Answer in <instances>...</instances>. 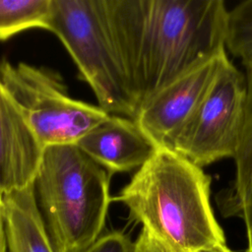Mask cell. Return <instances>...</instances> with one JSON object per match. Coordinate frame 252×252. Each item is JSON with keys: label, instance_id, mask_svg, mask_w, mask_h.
Listing matches in <instances>:
<instances>
[{"label": "cell", "instance_id": "obj_3", "mask_svg": "<svg viewBox=\"0 0 252 252\" xmlns=\"http://www.w3.org/2000/svg\"><path fill=\"white\" fill-rule=\"evenodd\" d=\"M111 175L76 145L45 148L33 189L56 252H85L98 239Z\"/></svg>", "mask_w": 252, "mask_h": 252}, {"label": "cell", "instance_id": "obj_4", "mask_svg": "<svg viewBox=\"0 0 252 252\" xmlns=\"http://www.w3.org/2000/svg\"><path fill=\"white\" fill-rule=\"evenodd\" d=\"M48 31L62 41L98 106L135 119L137 106L114 48L102 0H52Z\"/></svg>", "mask_w": 252, "mask_h": 252}, {"label": "cell", "instance_id": "obj_11", "mask_svg": "<svg viewBox=\"0 0 252 252\" xmlns=\"http://www.w3.org/2000/svg\"><path fill=\"white\" fill-rule=\"evenodd\" d=\"M246 106L239 145L234 156L235 175L231 183L216 194L224 218H238L245 223L252 218V65L245 67Z\"/></svg>", "mask_w": 252, "mask_h": 252}, {"label": "cell", "instance_id": "obj_7", "mask_svg": "<svg viewBox=\"0 0 252 252\" xmlns=\"http://www.w3.org/2000/svg\"><path fill=\"white\" fill-rule=\"evenodd\" d=\"M228 60L223 50L166 86L139 109L134 120L156 149L168 147Z\"/></svg>", "mask_w": 252, "mask_h": 252}, {"label": "cell", "instance_id": "obj_19", "mask_svg": "<svg viewBox=\"0 0 252 252\" xmlns=\"http://www.w3.org/2000/svg\"><path fill=\"white\" fill-rule=\"evenodd\" d=\"M1 200H2V193L0 192V201H1Z\"/></svg>", "mask_w": 252, "mask_h": 252}, {"label": "cell", "instance_id": "obj_12", "mask_svg": "<svg viewBox=\"0 0 252 252\" xmlns=\"http://www.w3.org/2000/svg\"><path fill=\"white\" fill-rule=\"evenodd\" d=\"M52 0H0V40L32 28L48 30Z\"/></svg>", "mask_w": 252, "mask_h": 252}, {"label": "cell", "instance_id": "obj_13", "mask_svg": "<svg viewBox=\"0 0 252 252\" xmlns=\"http://www.w3.org/2000/svg\"><path fill=\"white\" fill-rule=\"evenodd\" d=\"M224 46L245 66L252 65V0H245L227 10Z\"/></svg>", "mask_w": 252, "mask_h": 252}, {"label": "cell", "instance_id": "obj_15", "mask_svg": "<svg viewBox=\"0 0 252 252\" xmlns=\"http://www.w3.org/2000/svg\"><path fill=\"white\" fill-rule=\"evenodd\" d=\"M133 252H177L168 245L155 237L147 229L142 228L141 232L134 242Z\"/></svg>", "mask_w": 252, "mask_h": 252}, {"label": "cell", "instance_id": "obj_14", "mask_svg": "<svg viewBox=\"0 0 252 252\" xmlns=\"http://www.w3.org/2000/svg\"><path fill=\"white\" fill-rule=\"evenodd\" d=\"M134 242L122 231H111L100 235L85 252H133Z\"/></svg>", "mask_w": 252, "mask_h": 252}, {"label": "cell", "instance_id": "obj_16", "mask_svg": "<svg viewBox=\"0 0 252 252\" xmlns=\"http://www.w3.org/2000/svg\"><path fill=\"white\" fill-rule=\"evenodd\" d=\"M7 238L5 231V222L3 216V208H2V200L0 201V252H7Z\"/></svg>", "mask_w": 252, "mask_h": 252}, {"label": "cell", "instance_id": "obj_6", "mask_svg": "<svg viewBox=\"0 0 252 252\" xmlns=\"http://www.w3.org/2000/svg\"><path fill=\"white\" fill-rule=\"evenodd\" d=\"M246 94L245 76L228 60L167 149L199 167L233 158L244 124Z\"/></svg>", "mask_w": 252, "mask_h": 252}, {"label": "cell", "instance_id": "obj_9", "mask_svg": "<svg viewBox=\"0 0 252 252\" xmlns=\"http://www.w3.org/2000/svg\"><path fill=\"white\" fill-rule=\"evenodd\" d=\"M109 173L140 168L156 151L134 119L110 114L76 144Z\"/></svg>", "mask_w": 252, "mask_h": 252}, {"label": "cell", "instance_id": "obj_8", "mask_svg": "<svg viewBox=\"0 0 252 252\" xmlns=\"http://www.w3.org/2000/svg\"><path fill=\"white\" fill-rule=\"evenodd\" d=\"M45 148L0 82V192L26 188L35 179Z\"/></svg>", "mask_w": 252, "mask_h": 252}, {"label": "cell", "instance_id": "obj_18", "mask_svg": "<svg viewBox=\"0 0 252 252\" xmlns=\"http://www.w3.org/2000/svg\"><path fill=\"white\" fill-rule=\"evenodd\" d=\"M212 252H232L228 247H225L223 249H220V250H217V251H212Z\"/></svg>", "mask_w": 252, "mask_h": 252}, {"label": "cell", "instance_id": "obj_5", "mask_svg": "<svg viewBox=\"0 0 252 252\" xmlns=\"http://www.w3.org/2000/svg\"><path fill=\"white\" fill-rule=\"evenodd\" d=\"M0 82L44 148L76 145L110 114L72 98L60 76L24 62L0 61Z\"/></svg>", "mask_w": 252, "mask_h": 252}, {"label": "cell", "instance_id": "obj_1", "mask_svg": "<svg viewBox=\"0 0 252 252\" xmlns=\"http://www.w3.org/2000/svg\"><path fill=\"white\" fill-rule=\"evenodd\" d=\"M114 48L139 109L225 50L222 0H102Z\"/></svg>", "mask_w": 252, "mask_h": 252}, {"label": "cell", "instance_id": "obj_2", "mask_svg": "<svg viewBox=\"0 0 252 252\" xmlns=\"http://www.w3.org/2000/svg\"><path fill=\"white\" fill-rule=\"evenodd\" d=\"M211 183L202 167L158 148L112 200L171 249L212 252L227 246L211 205Z\"/></svg>", "mask_w": 252, "mask_h": 252}, {"label": "cell", "instance_id": "obj_17", "mask_svg": "<svg viewBox=\"0 0 252 252\" xmlns=\"http://www.w3.org/2000/svg\"><path fill=\"white\" fill-rule=\"evenodd\" d=\"M246 231H247V240L248 246L244 252H252V218L245 223Z\"/></svg>", "mask_w": 252, "mask_h": 252}, {"label": "cell", "instance_id": "obj_10", "mask_svg": "<svg viewBox=\"0 0 252 252\" xmlns=\"http://www.w3.org/2000/svg\"><path fill=\"white\" fill-rule=\"evenodd\" d=\"M8 252H56L38 209L33 184L2 195Z\"/></svg>", "mask_w": 252, "mask_h": 252}]
</instances>
